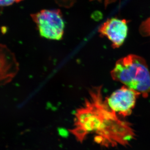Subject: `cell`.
Here are the masks:
<instances>
[{"label": "cell", "mask_w": 150, "mask_h": 150, "mask_svg": "<svg viewBox=\"0 0 150 150\" xmlns=\"http://www.w3.org/2000/svg\"><path fill=\"white\" fill-rule=\"evenodd\" d=\"M123 121L103 100L102 87L93 88L83 105L75 113L74 128L70 130L82 142L89 134H96L95 141L103 146L112 144L118 137Z\"/></svg>", "instance_id": "6da1fadb"}, {"label": "cell", "mask_w": 150, "mask_h": 150, "mask_svg": "<svg viewBox=\"0 0 150 150\" xmlns=\"http://www.w3.org/2000/svg\"><path fill=\"white\" fill-rule=\"evenodd\" d=\"M128 30L126 20L112 18L103 23L98 31L101 35L110 40L113 48H118L123 44L127 36Z\"/></svg>", "instance_id": "5b68a950"}, {"label": "cell", "mask_w": 150, "mask_h": 150, "mask_svg": "<svg viewBox=\"0 0 150 150\" xmlns=\"http://www.w3.org/2000/svg\"><path fill=\"white\" fill-rule=\"evenodd\" d=\"M114 80L147 97L150 93V72L144 59L131 54L118 60L111 71Z\"/></svg>", "instance_id": "7a4b0ae2"}, {"label": "cell", "mask_w": 150, "mask_h": 150, "mask_svg": "<svg viewBox=\"0 0 150 150\" xmlns=\"http://www.w3.org/2000/svg\"><path fill=\"white\" fill-rule=\"evenodd\" d=\"M140 95L128 87L123 86L114 92L106 101L111 110L125 117L131 114Z\"/></svg>", "instance_id": "277c9868"}, {"label": "cell", "mask_w": 150, "mask_h": 150, "mask_svg": "<svg viewBox=\"0 0 150 150\" xmlns=\"http://www.w3.org/2000/svg\"><path fill=\"white\" fill-rule=\"evenodd\" d=\"M23 0H1V6H10L15 3H18Z\"/></svg>", "instance_id": "ba28073f"}, {"label": "cell", "mask_w": 150, "mask_h": 150, "mask_svg": "<svg viewBox=\"0 0 150 150\" xmlns=\"http://www.w3.org/2000/svg\"><path fill=\"white\" fill-rule=\"evenodd\" d=\"M141 31L143 35H149L150 34V18L142 24Z\"/></svg>", "instance_id": "52a82bcc"}, {"label": "cell", "mask_w": 150, "mask_h": 150, "mask_svg": "<svg viewBox=\"0 0 150 150\" xmlns=\"http://www.w3.org/2000/svg\"><path fill=\"white\" fill-rule=\"evenodd\" d=\"M40 36L50 40H60L64 33L65 23L59 10H43L31 15Z\"/></svg>", "instance_id": "3957f363"}, {"label": "cell", "mask_w": 150, "mask_h": 150, "mask_svg": "<svg viewBox=\"0 0 150 150\" xmlns=\"http://www.w3.org/2000/svg\"><path fill=\"white\" fill-rule=\"evenodd\" d=\"M4 51L3 54V64H4V68H3V76L1 77H3L4 82H7L10 80L13 77L14 75L12 73L11 70L15 74L16 71H14V69H17V67H13L14 65H17L16 60L15 59L12 53L9 52L8 54V51L6 50V52Z\"/></svg>", "instance_id": "8992f818"}]
</instances>
